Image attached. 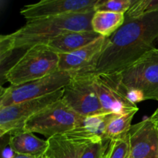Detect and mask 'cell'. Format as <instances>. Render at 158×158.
<instances>
[{
  "instance_id": "cell-11",
  "label": "cell",
  "mask_w": 158,
  "mask_h": 158,
  "mask_svg": "<svg viewBox=\"0 0 158 158\" xmlns=\"http://www.w3.org/2000/svg\"><path fill=\"white\" fill-rule=\"evenodd\" d=\"M110 44V37L100 36L86 46L60 55L59 70L77 73H94L97 61Z\"/></svg>"
},
{
  "instance_id": "cell-7",
  "label": "cell",
  "mask_w": 158,
  "mask_h": 158,
  "mask_svg": "<svg viewBox=\"0 0 158 158\" xmlns=\"http://www.w3.org/2000/svg\"><path fill=\"white\" fill-rule=\"evenodd\" d=\"M93 79L104 114L123 115L138 111L137 104L130 100L120 73H94Z\"/></svg>"
},
{
  "instance_id": "cell-14",
  "label": "cell",
  "mask_w": 158,
  "mask_h": 158,
  "mask_svg": "<svg viewBox=\"0 0 158 158\" xmlns=\"http://www.w3.org/2000/svg\"><path fill=\"white\" fill-rule=\"evenodd\" d=\"M100 35L93 30L74 31L61 34L50 40L47 46L59 55L67 54L77 50L99 38Z\"/></svg>"
},
{
  "instance_id": "cell-22",
  "label": "cell",
  "mask_w": 158,
  "mask_h": 158,
  "mask_svg": "<svg viewBox=\"0 0 158 158\" xmlns=\"http://www.w3.org/2000/svg\"><path fill=\"white\" fill-rule=\"evenodd\" d=\"M151 118L154 121H155L156 123L158 124V108L155 111H154V113L152 114V116L151 117Z\"/></svg>"
},
{
  "instance_id": "cell-8",
  "label": "cell",
  "mask_w": 158,
  "mask_h": 158,
  "mask_svg": "<svg viewBox=\"0 0 158 158\" xmlns=\"http://www.w3.org/2000/svg\"><path fill=\"white\" fill-rule=\"evenodd\" d=\"M93 73H77L63 88L62 100L83 117L104 114L94 84Z\"/></svg>"
},
{
  "instance_id": "cell-19",
  "label": "cell",
  "mask_w": 158,
  "mask_h": 158,
  "mask_svg": "<svg viewBox=\"0 0 158 158\" xmlns=\"http://www.w3.org/2000/svg\"><path fill=\"white\" fill-rule=\"evenodd\" d=\"M136 0H99L95 6V12H106L126 13Z\"/></svg>"
},
{
  "instance_id": "cell-5",
  "label": "cell",
  "mask_w": 158,
  "mask_h": 158,
  "mask_svg": "<svg viewBox=\"0 0 158 158\" xmlns=\"http://www.w3.org/2000/svg\"><path fill=\"white\" fill-rule=\"evenodd\" d=\"M83 117L73 110L62 98L34 114L25 123L23 131L49 138L77 128Z\"/></svg>"
},
{
  "instance_id": "cell-13",
  "label": "cell",
  "mask_w": 158,
  "mask_h": 158,
  "mask_svg": "<svg viewBox=\"0 0 158 158\" xmlns=\"http://www.w3.org/2000/svg\"><path fill=\"white\" fill-rule=\"evenodd\" d=\"M103 137L87 138L71 131L48 138L46 154L49 158H80L87 145Z\"/></svg>"
},
{
  "instance_id": "cell-12",
  "label": "cell",
  "mask_w": 158,
  "mask_h": 158,
  "mask_svg": "<svg viewBox=\"0 0 158 158\" xmlns=\"http://www.w3.org/2000/svg\"><path fill=\"white\" fill-rule=\"evenodd\" d=\"M130 158H158V124L151 117L131 126Z\"/></svg>"
},
{
  "instance_id": "cell-10",
  "label": "cell",
  "mask_w": 158,
  "mask_h": 158,
  "mask_svg": "<svg viewBox=\"0 0 158 158\" xmlns=\"http://www.w3.org/2000/svg\"><path fill=\"white\" fill-rule=\"evenodd\" d=\"M99 0H43L34 4L26 5L20 13L27 20L46 17L59 16L73 13L95 12Z\"/></svg>"
},
{
  "instance_id": "cell-21",
  "label": "cell",
  "mask_w": 158,
  "mask_h": 158,
  "mask_svg": "<svg viewBox=\"0 0 158 158\" xmlns=\"http://www.w3.org/2000/svg\"><path fill=\"white\" fill-rule=\"evenodd\" d=\"M110 140L98 138L89 143L80 158H104Z\"/></svg>"
},
{
  "instance_id": "cell-9",
  "label": "cell",
  "mask_w": 158,
  "mask_h": 158,
  "mask_svg": "<svg viewBox=\"0 0 158 158\" xmlns=\"http://www.w3.org/2000/svg\"><path fill=\"white\" fill-rule=\"evenodd\" d=\"M63 89L41 98L0 107V136L23 131L26 122L34 114L63 97Z\"/></svg>"
},
{
  "instance_id": "cell-2",
  "label": "cell",
  "mask_w": 158,
  "mask_h": 158,
  "mask_svg": "<svg viewBox=\"0 0 158 158\" xmlns=\"http://www.w3.org/2000/svg\"><path fill=\"white\" fill-rule=\"evenodd\" d=\"M94 14V12L73 13L27 20L20 29L0 36V51L4 53L26 51L36 45H46L65 32L93 30L91 20Z\"/></svg>"
},
{
  "instance_id": "cell-18",
  "label": "cell",
  "mask_w": 158,
  "mask_h": 158,
  "mask_svg": "<svg viewBox=\"0 0 158 158\" xmlns=\"http://www.w3.org/2000/svg\"><path fill=\"white\" fill-rule=\"evenodd\" d=\"M158 11V0H136L125 13V21L134 19Z\"/></svg>"
},
{
  "instance_id": "cell-6",
  "label": "cell",
  "mask_w": 158,
  "mask_h": 158,
  "mask_svg": "<svg viewBox=\"0 0 158 158\" xmlns=\"http://www.w3.org/2000/svg\"><path fill=\"white\" fill-rule=\"evenodd\" d=\"M75 73L60 71L44 78L23 84L2 88L0 107L41 98L63 89Z\"/></svg>"
},
{
  "instance_id": "cell-1",
  "label": "cell",
  "mask_w": 158,
  "mask_h": 158,
  "mask_svg": "<svg viewBox=\"0 0 158 158\" xmlns=\"http://www.w3.org/2000/svg\"><path fill=\"white\" fill-rule=\"evenodd\" d=\"M158 39V11L125 21L110 37V44L99 58L94 73H120L154 47Z\"/></svg>"
},
{
  "instance_id": "cell-20",
  "label": "cell",
  "mask_w": 158,
  "mask_h": 158,
  "mask_svg": "<svg viewBox=\"0 0 158 158\" xmlns=\"http://www.w3.org/2000/svg\"><path fill=\"white\" fill-rule=\"evenodd\" d=\"M104 158H130L128 138L110 140Z\"/></svg>"
},
{
  "instance_id": "cell-3",
  "label": "cell",
  "mask_w": 158,
  "mask_h": 158,
  "mask_svg": "<svg viewBox=\"0 0 158 158\" xmlns=\"http://www.w3.org/2000/svg\"><path fill=\"white\" fill-rule=\"evenodd\" d=\"M60 55L47 45L34 46L24 54L4 74L10 85L18 86L44 78L59 71Z\"/></svg>"
},
{
  "instance_id": "cell-17",
  "label": "cell",
  "mask_w": 158,
  "mask_h": 158,
  "mask_svg": "<svg viewBox=\"0 0 158 158\" xmlns=\"http://www.w3.org/2000/svg\"><path fill=\"white\" fill-rule=\"evenodd\" d=\"M137 111L128 113L123 115H115L109 122L103 133V139L108 140L125 139L129 134L131 123Z\"/></svg>"
},
{
  "instance_id": "cell-24",
  "label": "cell",
  "mask_w": 158,
  "mask_h": 158,
  "mask_svg": "<svg viewBox=\"0 0 158 158\" xmlns=\"http://www.w3.org/2000/svg\"><path fill=\"white\" fill-rule=\"evenodd\" d=\"M40 158H49V157H48V156L47 155H46V153H45V154H43V156H42V157H40Z\"/></svg>"
},
{
  "instance_id": "cell-23",
  "label": "cell",
  "mask_w": 158,
  "mask_h": 158,
  "mask_svg": "<svg viewBox=\"0 0 158 158\" xmlns=\"http://www.w3.org/2000/svg\"><path fill=\"white\" fill-rule=\"evenodd\" d=\"M12 158H36V157H32V156L24 155V154H15V155H14Z\"/></svg>"
},
{
  "instance_id": "cell-15",
  "label": "cell",
  "mask_w": 158,
  "mask_h": 158,
  "mask_svg": "<svg viewBox=\"0 0 158 158\" xmlns=\"http://www.w3.org/2000/svg\"><path fill=\"white\" fill-rule=\"evenodd\" d=\"M9 135V146L15 154L40 158L48 149L47 140L35 137L32 133L23 131Z\"/></svg>"
},
{
  "instance_id": "cell-16",
  "label": "cell",
  "mask_w": 158,
  "mask_h": 158,
  "mask_svg": "<svg viewBox=\"0 0 158 158\" xmlns=\"http://www.w3.org/2000/svg\"><path fill=\"white\" fill-rule=\"evenodd\" d=\"M124 23V13L97 11L94 12L91 26L93 31L101 36L109 38L120 29Z\"/></svg>"
},
{
  "instance_id": "cell-4",
  "label": "cell",
  "mask_w": 158,
  "mask_h": 158,
  "mask_svg": "<svg viewBox=\"0 0 158 158\" xmlns=\"http://www.w3.org/2000/svg\"><path fill=\"white\" fill-rule=\"evenodd\" d=\"M120 73L132 103L158 101V49L148 52Z\"/></svg>"
}]
</instances>
